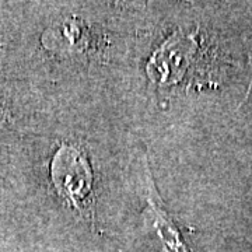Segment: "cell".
Returning <instances> with one entry per match:
<instances>
[{"label":"cell","mask_w":252,"mask_h":252,"mask_svg":"<svg viewBox=\"0 0 252 252\" xmlns=\"http://www.w3.org/2000/svg\"><path fill=\"white\" fill-rule=\"evenodd\" d=\"M150 207H153L154 225L158 231V235L161 237L167 252H188L187 247L181 241L178 231L172 227L171 223L167 220L165 213L158 209V206L152 199H150Z\"/></svg>","instance_id":"7a4b0ae2"},{"label":"cell","mask_w":252,"mask_h":252,"mask_svg":"<svg viewBox=\"0 0 252 252\" xmlns=\"http://www.w3.org/2000/svg\"><path fill=\"white\" fill-rule=\"evenodd\" d=\"M51 171L59 193L83 209L93 185L91 168L84 156L74 147L63 146L55 156Z\"/></svg>","instance_id":"6da1fadb"}]
</instances>
